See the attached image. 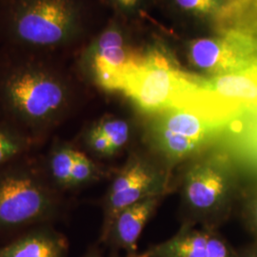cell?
I'll list each match as a JSON object with an SVG mask.
<instances>
[{
	"mask_svg": "<svg viewBox=\"0 0 257 257\" xmlns=\"http://www.w3.org/2000/svg\"><path fill=\"white\" fill-rule=\"evenodd\" d=\"M74 80L60 56L0 47V118L35 143L72 112Z\"/></svg>",
	"mask_w": 257,
	"mask_h": 257,
	"instance_id": "1",
	"label": "cell"
},
{
	"mask_svg": "<svg viewBox=\"0 0 257 257\" xmlns=\"http://www.w3.org/2000/svg\"><path fill=\"white\" fill-rule=\"evenodd\" d=\"M224 124L192 108L174 107L153 114L146 128V141L169 169L217 147Z\"/></svg>",
	"mask_w": 257,
	"mask_h": 257,
	"instance_id": "5",
	"label": "cell"
},
{
	"mask_svg": "<svg viewBox=\"0 0 257 257\" xmlns=\"http://www.w3.org/2000/svg\"><path fill=\"white\" fill-rule=\"evenodd\" d=\"M163 195L151 196L120 211L109 227L101 230L100 242L124 257L138 256V239Z\"/></svg>",
	"mask_w": 257,
	"mask_h": 257,
	"instance_id": "10",
	"label": "cell"
},
{
	"mask_svg": "<svg viewBox=\"0 0 257 257\" xmlns=\"http://www.w3.org/2000/svg\"><path fill=\"white\" fill-rule=\"evenodd\" d=\"M243 216L247 227L257 237V191L247 197L244 204Z\"/></svg>",
	"mask_w": 257,
	"mask_h": 257,
	"instance_id": "21",
	"label": "cell"
},
{
	"mask_svg": "<svg viewBox=\"0 0 257 257\" xmlns=\"http://www.w3.org/2000/svg\"><path fill=\"white\" fill-rule=\"evenodd\" d=\"M95 125L108 138L115 152L125 147L131 138V126L126 120L113 115H106Z\"/></svg>",
	"mask_w": 257,
	"mask_h": 257,
	"instance_id": "15",
	"label": "cell"
},
{
	"mask_svg": "<svg viewBox=\"0 0 257 257\" xmlns=\"http://www.w3.org/2000/svg\"><path fill=\"white\" fill-rule=\"evenodd\" d=\"M206 229V228H205ZM208 238L206 246V257H237L230 244L216 231V229H207Z\"/></svg>",
	"mask_w": 257,
	"mask_h": 257,
	"instance_id": "19",
	"label": "cell"
},
{
	"mask_svg": "<svg viewBox=\"0 0 257 257\" xmlns=\"http://www.w3.org/2000/svg\"><path fill=\"white\" fill-rule=\"evenodd\" d=\"M83 257H108L105 256L104 254H102L101 252L96 249V248H92L91 250H89L85 255ZM109 257H124L121 256L119 253H115V252H112V254Z\"/></svg>",
	"mask_w": 257,
	"mask_h": 257,
	"instance_id": "23",
	"label": "cell"
},
{
	"mask_svg": "<svg viewBox=\"0 0 257 257\" xmlns=\"http://www.w3.org/2000/svg\"><path fill=\"white\" fill-rule=\"evenodd\" d=\"M100 176V168L96 165L89 156L76 150L72 171L71 188L92 183L93 181L99 179Z\"/></svg>",
	"mask_w": 257,
	"mask_h": 257,
	"instance_id": "17",
	"label": "cell"
},
{
	"mask_svg": "<svg viewBox=\"0 0 257 257\" xmlns=\"http://www.w3.org/2000/svg\"><path fill=\"white\" fill-rule=\"evenodd\" d=\"M238 175L230 152L215 147L189 161L181 193L190 220L216 229L230 214L238 194Z\"/></svg>",
	"mask_w": 257,
	"mask_h": 257,
	"instance_id": "4",
	"label": "cell"
},
{
	"mask_svg": "<svg viewBox=\"0 0 257 257\" xmlns=\"http://www.w3.org/2000/svg\"><path fill=\"white\" fill-rule=\"evenodd\" d=\"M208 230L185 223L168 240L147 248L137 257H206Z\"/></svg>",
	"mask_w": 257,
	"mask_h": 257,
	"instance_id": "12",
	"label": "cell"
},
{
	"mask_svg": "<svg viewBox=\"0 0 257 257\" xmlns=\"http://www.w3.org/2000/svg\"><path fill=\"white\" fill-rule=\"evenodd\" d=\"M237 257H257V245L237 252Z\"/></svg>",
	"mask_w": 257,
	"mask_h": 257,
	"instance_id": "22",
	"label": "cell"
},
{
	"mask_svg": "<svg viewBox=\"0 0 257 257\" xmlns=\"http://www.w3.org/2000/svg\"><path fill=\"white\" fill-rule=\"evenodd\" d=\"M34 144L24 133L0 118V167L24 156Z\"/></svg>",
	"mask_w": 257,
	"mask_h": 257,
	"instance_id": "14",
	"label": "cell"
},
{
	"mask_svg": "<svg viewBox=\"0 0 257 257\" xmlns=\"http://www.w3.org/2000/svg\"><path fill=\"white\" fill-rule=\"evenodd\" d=\"M91 0H0V43L61 56L91 37Z\"/></svg>",
	"mask_w": 257,
	"mask_h": 257,
	"instance_id": "2",
	"label": "cell"
},
{
	"mask_svg": "<svg viewBox=\"0 0 257 257\" xmlns=\"http://www.w3.org/2000/svg\"><path fill=\"white\" fill-rule=\"evenodd\" d=\"M147 54L131 42L122 19L115 17L89 41L82 64L102 89L122 92L127 77L144 63Z\"/></svg>",
	"mask_w": 257,
	"mask_h": 257,
	"instance_id": "7",
	"label": "cell"
},
{
	"mask_svg": "<svg viewBox=\"0 0 257 257\" xmlns=\"http://www.w3.org/2000/svg\"><path fill=\"white\" fill-rule=\"evenodd\" d=\"M60 209L44 166L21 156L0 167V233L46 225Z\"/></svg>",
	"mask_w": 257,
	"mask_h": 257,
	"instance_id": "3",
	"label": "cell"
},
{
	"mask_svg": "<svg viewBox=\"0 0 257 257\" xmlns=\"http://www.w3.org/2000/svg\"><path fill=\"white\" fill-rule=\"evenodd\" d=\"M169 169L150 157L135 154L115 175L103 203L102 230L109 227L120 211L151 196L168 192Z\"/></svg>",
	"mask_w": 257,
	"mask_h": 257,
	"instance_id": "8",
	"label": "cell"
},
{
	"mask_svg": "<svg viewBox=\"0 0 257 257\" xmlns=\"http://www.w3.org/2000/svg\"><path fill=\"white\" fill-rule=\"evenodd\" d=\"M84 139L87 147L96 156L108 157L113 156L116 153L108 138L105 137L95 123L85 133Z\"/></svg>",
	"mask_w": 257,
	"mask_h": 257,
	"instance_id": "18",
	"label": "cell"
},
{
	"mask_svg": "<svg viewBox=\"0 0 257 257\" xmlns=\"http://www.w3.org/2000/svg\"><path fill=\"white\" fill-rule=\"evenodd\" d=\"M115 12L116 17L125 19L137 13L143 5L145 0H100Z\"/></svg>",
	"mask_w": 257,
	"mask_h": 257,
	"instance_id": "20",
	"label": "cell"
},
{
	"mask_svg": "<svg viewBox=\"0 0 257 257\" xmlns=\"http://www.w3.org/2000/svg\"><path fill=\"white\" fill-rule=\"evenodd\" d=\"M198 79L199 75L179 68L169 53L154 48L127 77L122 92L142 111L155 114L176 107Z\"/></svg>",
	"mask_w": 257,
	"mask_h": 257,
	"instance_id": "6",
	"label": "cell"
},
{
	"mask_svg": "<svg viewBox=\"0 0 257 257\" xmlns=\"http://www.w3.org/2000/svg\"><path fill=\"white\" fill-rule=\"evenodd\" d=\"M185 57L196 75L211 78L257 68V43L237 34H216L188 42Z\"/></svg>",
	"mask_w": 257,
	"mask_h": 257,
	"instance_id": "9",
	"label": "cell"
},
{
	"mask_svg": "<svg viewBox=\"0 0 257 257\" xmlns=\"http://www.w3.org/2000/svg\"><path fill=\"white\" fill-rule=\"evenodd\" d=\"M76 149L66 144L58 143L51 149L47 156L44 169L51 182L59 191L72 186V171Z\"/></svg>",
	"mask_w": 257,
	"mask_h": 257,
	"instance_id": "13",
	"label": "cell"
},
{
	"mask_svg": "<svg viewBox=\"0 0 257 257\" xmlns=\"http://www.w3.org/2000/svg\"><path fill=\"white\" fill-rule=\"evenodd\" d=\"M224 0H171L175 9L183 15L195 19H210L215 18Z\"/></svg>",
	"mask_w": 257,
	"mask_h": 257,
	"instance_id": "16",
	"label": "cell"
},
{
	"mask_svg": "<svg viewBox=\"0 0 257 257\" xmlns=\"http://www.w3.org/2000/svg\"><path fill=\"white\" fill-rule=\"evenodd\" d=\"M64 234L51 226L35 227L19 238L0 247V257H68Z\"/></svg>",
	"mask_w": 257,
	"mask_h": 257,
	"instance_id": "11",
	"label": "cell"
}]
</instances>
